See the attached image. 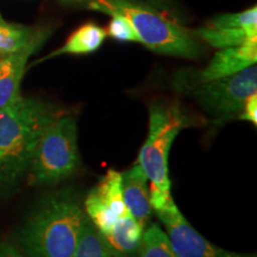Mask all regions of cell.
Returning a JSON list of instances; mask_svg holds the SVG:
<instances>
[{
  "instance_id": "obj_1",
  "label": "cell",
  "mask_w": 257,
  "mask_h": 257,
  "mask_svg": "<svg viewBox=\"0 0 257 257\" xmlns=\"http://www.w3.org/2000/svg\"><path fill=\"white\" fill-rule=\"evenodd\" d=\"M63 113L56 105L23 96L0 108V198L17 189L43 131Z\"/></svg>"
},
{
  "instance_id": "obj_2",
  "label": "cell",
  "mask_w": 257,
  "mask_h": 257,
  "mask_svg": "<svg viewBox=\"0 0 257 257\" xmlns=\"http://www.w3.org/2000/svg\"><path fill=\"white\" fill-rule=\"evenodd\" d=\"M79 194L64 188L44 198L18 232L25 257H74L86 220Z\"/></svg>"
},
{
  "instance_id": "obj_3",
  "label": "cell",
  "mask_w": 257,
  "mask_h": 257,
  "mask_svg": "<svg viewBox=\"0 0 257 257\" xmlns=\"http://www.w3.org/2000/svg\"><path fill=\"white\" fill-rule=\"evenodd\" d=\"M105 15H120L138 36L140 43L161 55L197 60L202 47L192 30L141 0H68Z\"/></svg>"
},
{
  "instance_id": "obj_4",
  "label": "cell",
  "mask_w": 257,
  "mask_h": 257,
  "mask_svg": "<svg viewBox=\"0 0 257 257\" xmlns=\"http://www.w3.org/2000/svg\"><path fill=\"white\" fill-rule=\"evenodd\" d=\"M81 165L78 126L72 115L61 114L43 131L27 175L31 186H51L75 174Z\"/></svg>"
},
{
  "instance_id": "obj_5",
  "label": "cell",
  "mask_w": 257,
  "mask_h": 257,
  "mask_svg": "<svg viewBox=\"0 0 257 257\" xmlns=\"http://www.w3.org/2000/svg\"><path fill=\"white\" fill-rule=\"evenodd\" d=\"M191 124V118L179 101H155L149 107V131L138 154L150 187L170 193L169 153L178 135Z\"/></svg>"
},
{
  "instance_id": "obj_6",
  "label": "cell",
  "mask_w": 257,
  "mask_h": 257,
  "mask_svg": "<svg viewBox=\"0 0 257 257\" xmlns=\"http://www.w3.org/2000/svg\"><path fill=\"white\" fill-rule=\"evenodd\" d=\"M174 87L192 96L212 117L224 120L238 115L246 99L257 93V67L253 64L233 75L206 82H193L176 74Z\"/></svg>"
},
{
  "instance_id": "obj_7",
  "label": "cell",
  "mask_w": 257,
  "mask_h": 257,
  "mask_svg": "<svg viewBox=\"0 0 257 257\" xmlns=\"http://www.w3.org/2000/svg\"><path fill=\"white\" fill-rule=\"evenodd\" d=\"M179 257H257L256 252H234L223 249L205 238L184 217L173 200L161 210L154 211Z\"/></svg>"
},
{
  "instance_id": "obj_8",
  "label": "cell",
  "mask_w": 257,
  "mask_h": 257,
  "mask_svg": "<svg viewBox=\"0 0 257 257\" xmlns=\"http://www.w3.org/2000/svg\"><path fill=\"white\" fill-rule=\"evenodd\" d=\"M82 204L86 216L99 233H107L127 211L121 192L120 173L114 169L107 170L95 187L88 192Z\"/></svg>"
},
{
  "instance_id": "obj_9",
  "label": "cell",
  "mask_w": 257,
  "mask_h": 257,
  "mask_svg": "<svg viewBox=\"0 0 257 257\" xmlns=\"http://www.w3.org/2000/svg\"><path fill=\"white\" fill-rule=\"evenodd\" d=\"M257 62V38H252L236 47L220 49L206 68L201 70H184L180 76L193 82H206L211 80L226 78Z\"/></svg>"
},
{
  "instance_id": "obj_10",
  "label": "cell",
  "mask_w": 257,
  "mask_h": 257,
  "mask_svg": "<svg viewBox=\"0 0 257 257\" xmlns=\"http://www.w3.org/2000/svg\"><path fill=\"white\" fill-rule=\"evenodd\" d=\"M120 174L125 207L128 213L146 229L153 214L147 176L138 163H135L130 169Z\"/></svg>"
},
{
  "instance_id": "obj_11",
  "label": "cell",
  "mask_w": 257,
  "mask_h": 257,
  "mask_svg": "<svg viewBox=\"0 0 257 257\" xmlns=\"http://www.w3.org/2000/svg\"><path fill=\"white\" fill-rule=\"evenodd\" d=\"M143 232L144 227L126 211L107 233L100 236L112 257H137Z\"/></svg>"
},
{
  "instance_id": "obj_12",
  "label": "cell",
  "mask_w": 257,
  "mask_h": 257,
  "mask_svg": "<svg viewBox=\"0 0 257 257\" xmlns=\"http://www.w3.org/2000/svg\"><path fill=\"white\" fill-rule=\"evenodd\" d=\"M37 48H29L0 60V108L21 98V82L29 57Z\"/></svg>"
},
{
  "instance_id": "obj_13",
  "label": "cell",
  "mask_w": 257,
  "mask_h": 257,
  "mask_svg": "<svg viewBox=\"0 0 257 257\" xmlns=\"http://www.w3.org/2000/svg\"><path fill=\"white\" fill-rule=\"evenodd\" d=\"M48 29H34L0 21V55L6 56L29 48L40 49L49 37Z\"/></svg>"
},
{
  "instance_id": "obj_14",
  "label": "cell",
  "mask_w": 257,
  "mask_h": 257,
  "mask_svg": "<svg viewBox=\"0 0 257 257\" xmlns=\"http://www.w3.org/2000/svg\"><path fill=\"white\" fill-rule=\"evenodd\" d=\"M107 37L106 30L95 23H86L79 27L66 41V43L59 49L54 50L43 60H49L61 55H85L92 54L100 49L104 41ZM40 61V62H41Z\"/></svg>"
},
{
  "instance_id": "obj_15",
  "label": "cell",
  "mask_w": 257,
  "mask_h": 257,
  "mask_svg": "<svg viewBox=\"0 0 257 257\" xmlns=\"http://www.w3.org/2000/svg\"><path fill=\"white\" fill-rule=\"evenodd\" d=\"M192 31L198 40L206 42L208 46L218 49L236 47L252 38H257V29L204 27Z\"/></svg>"
},
{
  "instance_id": "obj_16",
  "label": "cell",
  "mask_w": 257,
  "mask_h": 257,
  "mask_svg": "<svg viewBox=\"0 0 257 257\" xmlns=\"http://www.w3.org/2000/svg\"><path fill=\"white\" fill-rule=\"evenodd\" d=\"M137 257H179L170 244L166 231L152 223L144 229Z\"/></svg>"
},
{
  "instance_id": "obj_17",
  "label": "cell",
  "mask_w": 257,
  "mask_h": 257,
  "mask_svg": "<svg viewBox=\"0 0 257 257\" xmlns=\"http://www.w3.org/2000/svg\"><path fill=\"white\" fill-rule=\"evenodd\" d=\"M74 257H112L102 242L100 233L86 217L78 250Z\"/></svg>"
},
{
  "instance_id": "obj_18",
  "label": "cell",
  "mask_w": 257,
  "mask_h": 257,
  "mask_svg": "<svg viewBox=\"0 0 257 257\" xmlns=\"http://www.w3.org/2000/svg\"><path fill=\"white\" fill-rule=\"evenodd\" d=\"M205 27L257 29V8L253 5L252 8L237 14L219 15L208 21Z\"/></svg>"
},
{
  "instance_id": "obj_19",
  "label": "cell",
  "mask_w": 257,
  "mask_h": 257,
  "mask_svg": "<svg viewBox=\"0 0 257 257\" xmlns=\"http://www.w3.org/2000/svg\"><path fill=\"white\" fill-rule=\"evenodd\" d=\"M111 22L108 23L106 34L107 36L119 42H138V36L131 24L120 15H111Z\"/></svg>"
},
{
  "instance_id": "obj_20",
  "label": "cell",
  "mask_w": 257,
  "mask_h": 257,
  "mask_svg": "<svg viewBox=\"0 0 257 257\" xmlns=\"http://www.w3.org/2000/svg\"><path fill=\"white\" fill-rule=\"evenodd\" d=\"M237 118L240 120L250 121L253 125H257V93L250 95L244 102L242 111L237 115Z\"/></svg>"
},
{
  "instance_id": "obj_21",
  "label": "cell",
  "mask_w": 257,
  "mask_h": 257,
  "mask_svg": "<svg viewBox=\"0 0 257 257\" xmlns=\"http://www.w3.org/2000/svg\"><path fill=\"white\" fill-rule=\"evenodd\" d=\"M0 257H25V255L16 244L9 240L0 242Z\"/></svg>"
},
{
  "instance_id": "obj_22",
  "label": "cell",
  "mask_w": 257,
  "mask_h": 257,
  "mask_svg": "<svg viewBox=\"0 0 257 257\" xmlns=\"http://www.w3.org/2000/svg\"><path fill=\"white\" fill-rule=\"evenodd\" d=\"M141 2L160 10V11L165 12V14H169L170 8L174 5L175 0H141Z\"/></svg>"
},
{
  "instance_id": "obj_23",
  "label": "cell",
  "mask_w": 257,
  "mask_h": 257,
  "mask_svg": "<svg viewBox=\"0 0 257 257\" xmlns=\"http://www.w3.org/2000/svg\"><path fill=\"white\" fill-rule=\"evenodd\" d=\"M0 21H2V17H0Z\"/></svg>"
}]
</instances>
